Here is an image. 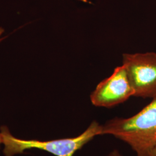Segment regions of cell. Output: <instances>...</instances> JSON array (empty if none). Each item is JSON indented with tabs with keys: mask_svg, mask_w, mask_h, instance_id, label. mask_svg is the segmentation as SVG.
Instances as JSON below:
<instances>
[{
	"mask_svg": "<svg viewBox=\"0 0 156 156\" xmlns=\"http://www.w3.org/2000/svg\"><path fill=\"white\" fill-rule=\"evenodd\" d=\"M108 156H122V155L120 154V153L118 151L115 150L111 152Z\"/></svg>",
	"mask_w": 156,
	"mask_h": 156,
	"instance_id": "5",
	"label": "cell"
},
{
	"mask_svg": "<svg viewBox=\"0 0 156 156\" xmlns=\"http://www.w3.org/2000/svg\"><path fill=\"white\" fill-rule=\"evenodd\" d=\"M152 98L133 116L116 117L102 125V135H112L127 143L137 156H149L156 145V95Z\"/></svg>",
	"mask_w": 156,
	"mask_h": 156,
	"instance_id": "1",
	"label": "cell"
},
{
	"mask_svg": "<svg viewBox=\"0 0 156 156\" xmlns=\"http://www.w3.org/2000/svg\"><path fill=\"white\" fill-rule=\"evenodd\" d=\"M4 30L2 28V27H0V42H1L3 39H4V37H1V35H2V34L4 33Z\"/></svg>",
	"mask_w": 156,
	"mask_h": 156,
	"instance_id": "7",
	"label": "cell"
},
{
	"mask_svg": "<svg viewBox=\"0 0 156 156\" xmlns=\"http://www.w3.org/2000/svg\"><path fill=\"white\" fill-rule=\"evenodd\" d=\"M134 91L123 65L117 67L109 78L98 84L90 95L93 105L98 107L111 108L123 103Z\"/></svg>",
	"mask_w": 156,
	"mask_h": 156,
	"instance_id": "4",
	"label": "cell"
},
{
	"mask_svg": "<svg viewBox=\"0 0 156 156\" xmlns=\"http://www.w3.org/2000/svg\"><path fill=\"white\" fill-rule=\"evenodd\" d=\"M2 146V138H1V133H0V151L1 149V147Z\"/></svg>",
	"mask_w": 156,
	"mask_h": 156,
	"instance_id": "8",
	"label": "cell"
},
{
	"mask_svg": "<svg viewBox=\"0 0 156 156\" xmlns=\"http://www.w3.org/2000/svg\"><path fill=\"white\" fill-rule=\"evenodd\" d=\"M102 126L94 121L82 134L76 137L50 140H26L17 138L6 126L0 127L4 156H16L26 151L38 149L55 156H73L95 136L102 135Z\"/></svg>",
	"mask_w": 156,
	"mask_h": 156,
	"instance_id": "2",
	"label": "cell"
},
{
	"mask_svg": "<svg viewBox=\"0 0 156 156\" xmlns=\"http://www.w3.org/2000/svg\"><path fill=\"white\" fill-rule=\"evenodd\" d=\"M123 66L134 91V96L153 98L156 95V53H125Z\"/></svg>",
	"mask_w": 156,
	"mask_h": 156,
	"instance_id": "3",
	"label": "cell"
},
{
	"mask_svg": "<svg viewBox=\"0 0 156 156\" xmlns=\"http://www.w3.org/2000/svg\"><path fill=\"white\" fill-rule=\"evenodd\" d=\"M149 156H156V145L154 146V147L151 149V151Z\"/></svg>",
	"mask_w": 156,
	"mask_h": 156,
	"instance_id": "6",
	"label": "cell"
}]
</instances>
